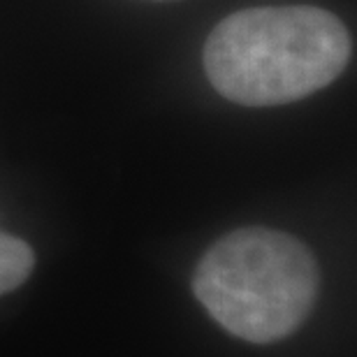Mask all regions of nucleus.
<instances>
[{"label":"nucleus","mask_w":357,"mask_h":357,"mask_svg":"<svg viewBox=\"0 0 357 357\" xmlns=\"http://www.w3.org/2000/svg\"><path fill=\"white\" fill-rule=\"evenodd\" d=\"M192 290L230 334L271 344L295 332L311 313L318 295V265L292 234L241 227L204 253Z\"/></svg>","instance_id":"f03ea898"},{"label":"nucleus","mask_w":357,"mask_h":357,"mask_svg":"<svg viewBox=\"0 0 357 357\" xmlns=\"http://www.w3.org/2000/svg\"><path fill=\"white\" fill-rule=\"evenodd\" d=\"M35 267V253L24 239L0 230V295L19 288Z\"/></svg>","instance_id":"7ed1b4c3"},{"label":"nucleus","mask_w":357,"mask_h":357,"mask_svg":"<svg viewBox=\"0 0 357 357\" xmlns=\"http://www.w3.org/2000/svg\"><path fill=\"white\" fill-rule=\"evenodd\" d=\"M351 52V35L332 12L311 5L253 7L213 28L202 63L223 98L244 107H276L332 84Z\"/></svg>","instance_id":"f257e3e1"}]
</instances>
